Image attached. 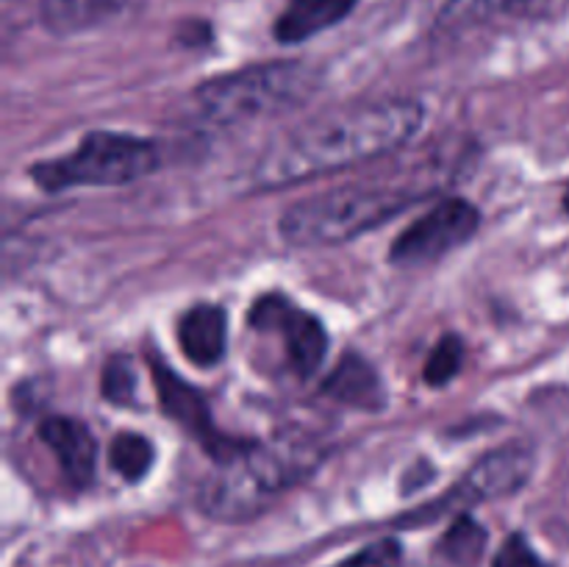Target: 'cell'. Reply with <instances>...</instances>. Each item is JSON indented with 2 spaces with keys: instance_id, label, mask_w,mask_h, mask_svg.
Returning a JSON list of instances; mask_svg holds the SVG:
<instances>
[{
  "instance_id": "6da1fadb",
  "label": "cell",
  "mask_w": 569,
  "mask_h": 567,
  "mask_svg": "<svg viewBox=\"0 0 569 567\" xmlns=\"http://www.w3.org/2000/svg\"><path fill=\"white\" fill-rule=\"evenodd\" d=\"M426 106L415 98H378L300 122L278 137L253 165L256 189L298 187L328 172L348 170L395 153L420 133Z\"/></svg>"
},
{
  "instance_id": "7a4b0ae2",
  "label": "cell",
  "mask_w": 569,
  "mask_h": 567,
  "mask_svg": "<svg viewBox=\"0 0 569 567\" xmlns=\"http://www.w3.org/2000/svg\"><path fill=\"white\" fill-rule=\"evenodd\" d=\"M326 459L320 439L281 434L267 442H244L198 489V509L217 523H244L270 509L281 495L298 487Z\"/></svg>"
},
{
  "instance_id": "3957f363",
  "label": "cell",
  "mask_w": 569,
  "mask_h": 567,
  "mask_svg": "<svg viewBox=\"0 0 569 567\" xmlns=\"http://www.w3.org/2000/svg\"><path fill=\"white\" fill-rule=\"evenodd\" d=\"M426 198V189L406 183H348L298 200L283 211L281 237L298 248L350 242L383 226Z\"/></svg>"
},
{
  "instance_id": "277c9868",
  "label": "cell",
  "mask_w": 569,
  "mask_h": 567,
  "mask_svg": "<svg viewBox=\"0 0 569 567\" xmlns=\"http://www.w3.org/2000/svg\"><path fill=\"white\" fill-rule=\"evenodd\" d=\"M320 89V72L300 61L256 64L248 70L217 76L194 92L198 111L214 126L270 120L287 115Z\"/></svg>"
},
{
  "instance_id": "5b68a950",
  "label": "cell",
  "mask_w": 569,
  "mask_h": 567,
  "mask_svg": "<svg viewBox=\"0 0 569 567\" xmlns=\"http://www.w3.org/2000/svg\"><path fill=\"white\" fill-rule=\"evenodd\" d=\"M159 145L117 131H89L72 153L33 165L31 181L42 192L78 187H126L159 167Z\"/></svg>"
},
{
  "instance_id": "8992f818",
  "label": "cell",
  "mask_w": 569,
  "mask_h": 567,
  "mask_svg": "<svg viewBox=\"0 0 569 567\" xmlns=\"http://www.w3.org/2000/svg\"><path fill=\"white\" fill-rule=\"evenodd\" d=\"M478 228H481V211L470 200L442 198L400 231L389 250V259L403 267L431 265L470 242Z\"/></svg>"
},
{
  "instance_id": "52a82bcc",
  "label": "cell",
  "mask_w": 569,
  "mask_h": 567,
  "mask_svg": "<svg viewBox=\"0 0 569 567\" xmlns=\"http://www.w3.org/2000/svg\"><path fill=\"white\" fill-rule=\"evenodd\" d=\"M250 326L281 339L283 356L300 378L315 376L328 356V334L320 317L300 309L295 300L270 292L261 295L250 309Z\"/></svg>"
},
{
  "instance_id": "ba28073f",
  "label": "cell",
  "mask_w": 569,
  "mask_h": 567,
  "mask_svg": "<svg viewBox=\"0 0 569 567\" xmlns=\"http://www.w3.org/2000/svg\"><path fill=\"white\" fill-rule=\"evenodd\" d=\"M533 472V450L528 445H503L470 467L465 478L437 504H428L415 515V520H433L442 511L478 500H498L515 495Z\"/></svg>"
},
{
  "instance_id": "9c48e42d",
  "label": "cell",
  "mask_w": 569,
  "mask_h": 567,
  "mask_svg": "<svg viewBox=\"0 0 569 567\" xmlns=\"http://www.w3.org/2000/svg\"><path fill=\"white\" fill-rule=\"evenodd\" d=\"M150 370H153L156 389H159L161 409L170 415V420H176L178 426L187 428L211 456L214 461L228 459V456L237 454L244 442L239 439H228L226 434H220L211 420L209 404H206L203 392L187 384L183 378H178L159 356H150Z\"/></svg>"
},
{
  "instance_id": "30bf717a",
  "label": "cell",
  "mask_w": 569,
  "mask_h": 567,
  "mask_svg": "<svg viewBox=\"0 0 569 567\" xmlns=\"http://www.w3.org/2000/svg\"><path fill=\"white\" fill-rule=\"evenodd\" d=\"M39 439L56 456L61 472L72 487H89L98 465V442L87 422L76 417H44L39 422Z\"/></svg>"
},
{
  "instance_id": "8fae6325",
  "label": "cell",
  "mask_w": 569,
  "mask_h": 567,
  "mask_svg": "<svg viewBox=\"0 0 569 567\" xmlns=\"http://www.w3.org/2000/svg\"><path fill=\"white\" fill-rule=\"evenodd\" d=\"M178 345L194 367H217L226 359L228 317L222 306L198 304L178 320Z\"/></svg>"
},
{
  "instance_id": "7c38bea8",
  "label": "cell",
  "mask_w": 569,
  "mask_h": 567,
  "mask_svg": "<svg viewBox=\"0 0 569 567\" xmlns=\"http://www.w3.org/2000/svg\"><path fill=\"white\" fill-rule=\"evenodd\" d=\"M322 392L328 398L339 400L345 406H353L361 411H378L387 404V389L376 367L361 356L348 354L339 359L331 376L322 384Z\"/></svg>"
},
{
  "instance_id": "4fadbf2b",
  "label": "cell",
  "mask_w": 569,
  "mask_h": 567,
  "mask_svg": "<svg viewBox=\"0 0 569 567\" xmlns=\"http://www.w3.org/2000/svg\"><path fill=\"white\" fill-rule=\"evenodd\" d=\"M359 0H289L276 20V39L298 44L342 22Z\"/></svg>"
},
{
  "instance_id": "5bb4252c",
  "label": "cell",
  "mask_w": 569,
  "mask_h": 567,
  "mask_svg": "<svg viewBox=\"0 0 569 567\" xmlns=\"http://www.w3.org/2000/svg\"><path fill=\"white\" fill-rule=\"evenodd\" d=\"M139 0H44L42 20L53 33H78L122 14Z\"/></svg>"
},
{
  "instance_id": "9a60e30c",
  "label": "cell",
  "mask_w": 569,
  "mask_h": 567,
  "mask_svg": "<svg viewBox=\"0 0 569 567\" xmlns=\"http://www.w3.org/2000/svg\"><path fill=\"white\" fill-rule=\"evenodd\" d=\"M153 445L144 434L137 431H120L114 439H111L109 448V465L122 481L139 484L153 467Z\"/></svg>"
},
{
  "instance_id": "2e32d148",
  "label": "cell",
  "mask_w": 569,
  "mask_h": 567,
  "mask_svg": "<svg viewBox=\"0 0 569 567\" xmlns=\"http://www.w3.org/2000/svg\"><path fill=\"white\" fill-rule=\"evenodd\" d=\"M483 545H487V531L472 517L461 515L445 534L439 548H442L445 559H450L453 565H472L481 556Z\"/></svg>"
},
{
  "instance_id": "e0dca14e",
  "label": "cell",
  "mask_w": 569,
  "mask_h": 567,
  "mask_svg": "<svg viewBox=\"0 0 569 567\" xmlns=\"http://www.w3.org/2000/svg\"><path fill=\"white\" fill-rule=\"evenodd\" d=\"M461 365H465V345H461V339L456 334H445L433 345L431 356L426 361V370H422V378H426L428 387H445V384H450L459 376Z\"/></svg>"
},
{
  "instance_id": "ac0fdd59",
  "label": "cell",
  "mask_w": 569,
  "mask_h": 567,
  "mask_svg": "<svg viewBox=\"0 0 569 567\" xmlns=\"http://www.w3.org/2000/svg\"><path fill=\"white\" fill-rule=\"evenodd\" d=\"M100 392L109 404L131 406L137 398V370L128 356H111L100 376Z\"/></svg>"
},
{
  "instance_id": "d6986e66",
  "label": "cell",
  "mask_w": 569,
  "mask_h": 567,
  "mask_svg": "<svg viewBox=\"0 0 569 567\" xmlns=\"http://www.w3.org/2000/svg\"><path fill=\"white\" fill-rule=\"evenodd\" d=\"M339 567H403V548L398 539L387 537L365 545L359 554L348 556Z\"/></svg>"
},
{
  "instance_id": "ffe728a7",
  "label": "cell",
  "mask_w": 569,
  "mask_h": 567,
  "mask_svg": "<svg viewBox=\"0 0 569 567\" xmlns=\"http://www.w3.org/2000/svg\"><path fill=\"white\" fill-rule=\"evenodd\" d=\"M492 567H548L522 534H511L495 554Z\"/></svg>"
},
{
  "instance_id": "44dd1931",
  "label": "cell",
  "mask_w": 569,
  "mask_h": 567,
  "mask_svg": "<svg viewBox=\"0 0 569 567\" xmlns=\"http://www.w3.org/2000/svg\"><path fill=\"white\" fill-rule=\"evenodd\" d=\"M565 209L569 211V183H567V189H565Z\"/></svg>"
}]
</instances>
